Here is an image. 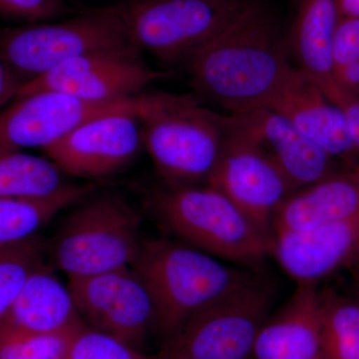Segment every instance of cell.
Instances as JSON below:
<instances>
[{
    "instance_id": "6da1fadb",
    "label": "cell",
    "mask_w": 359,
    "mask_h": 359,
    "mask_svg": "<svg viewBox=\"0 0 359 359\" xmlns=\"http://www.w3.org/2000/svg\"><path fill=\"white\" fill-rule=\"evenodd\" d=\"M266 0H254L186 68L195 94L240 115L266 108L294 67Z\"/></svg>"
},
{
    "instance_id": "7a4b0ae2",
    "label": "cell",
    "mask_w": 359,
    "mask_h": 359,
    "mask_svg": "<svg viewBox=\"0 0 359 359\" xmlns=\"http://www.w3.org/2000/svg\"><path fill=\"white\" fill-rule=\"evenodd\" d=\"M136 98L144 147L165 186L207 185L221 154L228 115L210 109L196 94L144 91Z\"/></svg>"
},
{
    "instance_id": "3957f363",
    "label": "cell",
    "mask_w": 359,
    "mask_h": 359,
    "mask_svg": "<svg viewBox=\"0 0 359 359\" xmlns=\"http://www.w3.org/2000/svg\"><path fill=\"white\" fill-rule=\"evenodd\" d=\"M132 268L152 297L156 332L167 340L195 314L255 276L247 269L166 238L144 241Z\"/></svg>"
},
{
    "instance_id": "277c9868",
    "label": "cell",
    "mask_w": 359,
    "mask_h": 359,
    "mask_svg": "<svg viewBox=\"0 0 359 359\" xmlns=\"http://www.w3.org/2000/svg\"><path fill=\"white\" fill-rule=\"evenodd\" d=\"M150 204L182 242L226 263L257 269L271 255V238L214 187L165 186L151 194Z\"/></svg>"
},
{
    "instance_id": "5b68a950",
    "label": "cell",
    "mask_w": 359,
    "mask_h": 359,
    "mask_svg": "<svg viewBox=\"0 0 359 359\" xmlns=\"http://www.w3.org/2000/svg\"><path fill=\"white\" fill-rule=\"evenodd\" d=\"M141 217L117 194L86 196L50 247L51 266L68 278L133 266L142 244Z\"/></svg>"
},
{
    "instance_id": "8992f818",
    "label": "cell",
    "mask_w": 359,
    "mask_h": 359,
    "mask_svg": "<svg viewBox=\"0 0 359 359\" xmlns=\"http://www.w3.org/2000/svg\"><path fill=\"white\" fill-rule=\"evenodd\" d=\"M131 45L120 4L87 9L61 22L0 29V59L20 86L70 59Z\"/></svg>"
},
{
    "instance_id": "52a82bcc",
    "label": "cell",
    "mask_w": 359,
    "mask_h": 359,
    "mask_svg": "<svg viewBox=\"0 0 359 359\" xmlns=\"http://www.w3.org/2000/svg\"><path fill=\"white\" fill-rule=\"evenodd\" d=\"M254 0H128L132 42L167 65L186 63Z\"/></svg>"
},
{
    "instance_id": "ba28073f",
    "label": "cell",
    "mask_w": 359,
    "mask_h": 359,
    "mask_svg": "<svg viewBox=\"0 0 359 359\" xmlns=\"http://www.w3.org/2000/svg\"><path fill=\"white\" fill-rule=\"evenodd\" d=\"M273 299V287L254 276L187 321L162 359H250Z\"/></svg>"
},
{
    "instance_id": "9c48e42d",
    "label": "cell",
    "mask_w": 359,
    "mask_h": 359,
    "mask_svg": "<svg viewBox=\"0 0 359 359\" xmlns=\"http://www.w3.org/2000/svg\"><path fill=\"white\" fill-rule=\"evenodd\" d=\"M207 185L223 193L271 240L276 212L294 193L275 162L230 114L221 154Z\"/></svg>"
},
{
    "instance_id": "30bf717a",
    "label": "cell",
    "mask_w": 359,
    "mask_h": 359,
    "mask_svg": "<svg viewBox=\"0 0 359 359\" xmlns=\"http://www.w3.org/2000/svg\"><path fill=\"white\" fill-rule=\"evenodd\" d=\"M170 73L152 69L135 45L83 54L20 86L18 97L39 91H57L87 101L133 98L152 82Z\"/></svg>"
},
{
    "instance_id": "8fae6325",
    "label": "cell",
    "mask_w": 359,
    "mask_h": 359,
    "mask_svg": "<svg viewBox=\"0 0 359 359\" xmlns=\"http://www.w3.org/2000/svg\"><path fill=\"white\" fill-rule=\"evenodd\" d=\"M78 313L87 327L140 349L156 330L154 304L132 266L68 278Z\"/></svg>"
},
{
    "instance_id": "7c38bea8",
    "label": "cell",
    "mask_w": 359,
    "mask_h": 359,
    "mask_svg": "<svg viewBox=\"0 0 359 359\" xmlns=\"http://www.w3.org/2000/svg\"><path fill=\"white\" fill-rule=\"evenodd\" d=\"M137 108L136 97L94 102L57 91L34 92L0 109V148L44 150L90 120Z\"/></svg>"
},
{
    "instance_id": "4fadbf2b",
    "label": "cell",
    "mask_w": 359,
    "mask_h": 359,
    "mask_svg": "<svg viewBox=\"0 0 359 359\" xmlns=\"http://www.w3.org/2000/svg\"><path fill=\"white\" fill-rule=\"evenodd\" d=\"M143 147L138 116L123 112L90 120L43 151L63 174L101 179L128 167Z\"/></svg>"
},
{
    "instance_id": "5bb4252c",
    "label": "cell",
    "mask_w": 359,
    "mask_h": 359,
    "mask_svg": "<svg viewBox=\"0 0 359 359\" xmlns=\"http://www.w3.org/2000/svg\"><path fill=\"white\" fill-rule=\"evenodd\" d=\"M359 250V216L306 230L273 233L271 255L297 283H318L353 263Z\"/></svg>"
},
{
    "instance_id": "9a60e30c",
    "label": "cell",
    "mask_w": 359,
    "mask_h": 359,
    "mask_svg": "<svg viewBox=\"0 0 359 359\" xmlns=\"http://www.w3.org/2000/svg\"><path fill=\"white\" fill-rule=\"evenodd\" d=\"M231 116L243 131L275 162L292 192L339 171L337 160L275 111L261 108Z\"/></svg>"
},
{
    "instance_id": "2e32d148",
    "label": "cell",
    "mask_w": 359,
    "mask_h": 359,
    "mask_svg": "<svg viewBox=\"0 0 359 359\" xmlns=\"http://www.w3.org/2000/svg\"><path fill=\"white\" fill-rule=\"evenodd\" d=\"M266 108L285 118L334 159L353 166L359 154L349 136L341 108L297 68H292Z\"/></svg>"
},
{
    "instance_id": "e0dca14e",
    "label": "cell",
    "mask_w": 359,
    "mask_h": 359,
    "mask_svg": "<svg viewBox=\"0 0 359 359\" xmlns=\"http://www.w3.org/2000/svg\"><path fill=\"white\" fill-rule=\"evenodd\" d=\"M339 21L334 0H295L285 43L295 68L340 108L344 99L335 83L334 62V40Z\"/></svg>"
},
{
    "instance_id": "ac0fdd59",
    "label": "cell",
    "mask_w": 359,
    "mask_h": 359,
    "mask_svg": "<svg viewBox=\"0 0 359 359\" xmlns=\"http://www.w3.org/2000/svg\"><path fill=\"white\" fill-rule=\"evenodd\" d=\"M320 309L318 283H297L289 301L264 323L250 359H325Z\"/></svg>"
},
{
    "instance_id": "d6986e66",
    "label": "cell",
    "mask_w": 359,
    "mask_h": 359,
    "mask_svg": "<svg viewBox=\"0 0 359 359\" xmlns=\"http://www.w3.org/2000/svg\"><path fill=\"white\" fill-rule=\"evenodd\" d=\"M359 216V166H348L292 193L278 208L273 233Z\"/></svg>"
},
{
    "instance_id": "ffe728a7",
    "label": "cell",
    "mask_w": 359,
    "mask_h": 359,
    "mask_svg": "<svg viewBox=\"0 0 359 359\" xmlns=\"http://www.w3.org/2000/svg\"><path fill=\"white\" fill-rule=\"evenodd\" d=\"M2 325L39 334H65L85 323L68 285L44 263L28 276Z\"/></svg>"
},
{
    "instance_id": "44dd1931",
    "label": "cell",
    "mask_w": 359,
    "mask_h": 359,
    "mask_svg": "<svg viewBox=\"0 0 359 359\" xmlns=\"http://www.w3.org/2000/svg\"><path fill=\"white\" fill-rule=\"evenodd\" d=\"M92 185H70L46 197L0 198V248L25 242L58 212L93 193Z\"/></svg>"
},
{
    "instance_id": "7402d4cb",
    "label": "cell",
    "mask_w": 359,
    "mask_h": 359,
    "mask_svg": "<svg viewBox=\"0 0 359 359\" xmlns=\"http://www.w3.org/2000/svg\"><path fill=\"white\" fill-rule=\"evenodd\" d=\"M66 185L62 172L47 158L0 148V198L46 197Z\"/></svg>"
},
{
    "instance_id": "603a6c76",
    "label": "cell",
    "mask_w": 359,
    "mask_h": 359,
    "mask_svg": "<svg viewBox=\"0 0 359 359\" xmlns=\"http://www.w3.org/2000/svg\"><path fill=\"white\" fill-rule=\"evenodd\" d=\"M320 311L325 359H359V301L325 290Z\"/></svg>"
},
{
    "instance_id": "cb8c5ba5",
    "label": "cell",
    "mask_w": 359,
    "mask_h": 359,
    "mask_svg": "<svg viewBox=\"0 0 359 359\" xmlns=\"http://www.w3.org/2000/svg\"><path fill=\"white\" fill-rule=\"evenodd\" d=\"M45 245L39 236L0 248V325L28 276L44 264Z\"/></svg>"
},
{
    "instance_id": "d4e9b609",
    "label": "cell",
    "mask_w": 359,
    "mask_h": 359,
    "mask_svg": "<svg viewBox=\"0 0 359 359\" xmlns=\"http://www.w3.org/2000/svg\"><path fill=\"white\" fill-rule=\"evenodd\" d=\"M74 332L39 334L1 325L0 359L63 358Z\"/></svg>"
},
{
    "instance_id": "484cf974",
    "label": "cell",
    "mask_w": 359,
    "mask_h": 359,
    "mask_svg": "<svg viewBox=\"0 0 359 359\" xmlns=\"http://www.w3.org/2000/svg\"><path fill=\"white\" fill-rule=\"evenodd\" d=\"M65 359H153L110 335L82 325L71 337Z\"/></svg>"
},
{
    "instance_id": "4316f807",
    "label": "cell",
    "mask_w": 359,
    "mask_h": 359,
    "mask_svg": "<svg viewBox=\"0 0 359 359\" xmlns=\"http://www.w3.org/2000/svg\"><path fill=\"white\" fill-rule=\"evenodd\" d=\"M68 11L63 0H0V14L30 23L55 20Z\"/></svg>"
},
{
    "instance_id": "83f0119b",
    "label": "cell",
    "mask_w": 359,
    "mask_h": 359,
    "mask_svg": "<svg viewBox=\"0 0 359 359\" xmlns=\"http://www.w3.org/2000/svg\"><path fill=\"white\" fill-rule=\"evenodd\" d=\"M359 60V18H339L334 40V69Z\"/></svg>"
},
{
    "instance_id": "f1b7e54d",
    "label": "cell",
    "mask_w": 359,
    "mask_h": 359,
    "mask_svg": "<svg viewBox=\"0 0 359 359\" xmlns=\"http://www.w3.org/2000/svg\"><path fill=\"white\" fill-rule=\"evenodd\" d=\"M20 84L13 76L0 59V109L13 102L18 95Z\"/></svg>"
},
{
    "instance_id": "f546056e",
    "label": "cell",
    "mask_w": 359,
    "mask_h": 359,
    "mask_svg": "<svg viewBox=\"0 0 359 359\" xmlns=\"http://www.w3.org/2000/svg\"><path fill=\"white\" fill-rule=\"evenodd\" d=\"M340 108L346 117L349 136L359 154V100H347Z\"/></svg>"
},
{
    "instance_id": "4dcf8cb0",
    "label": "cell",
    "mask_w": 359,
    "mask_h": 359,
    "mask_svg": "<svg viewBox=\"0 0 359 359\" xmlns=\"http://www.w3.org/2000/svg\"><path fill=\"white\" fill-rule=\"evenodd\" d=\"M339 18H359V0H334Z\"/></svg>"
},
{
    "instance_id": "1f68e13d",
    "label": "cell",
    "mask_w": 359,
    "mask_h": 359,
    "mask_svg": "<svg viewBox=\"0 0 359 359\" xmlns=\"http://www.w3.org/2000/svg\"><path fill=\"white\" fill-rule=\"evenodd\" d=\"M353 264H356V273H359V250L358 255H356L355 259H354Z\"/></svg>"
},
{
    "instance_id": "d6a6232c",
    "label": "cell",
    "mask_w": 359,
    "mask_h": 359,
    "mask_svg": "<svg viewBox=\"0 0 359 359\" xmlns=\"http://www.w3.org/2000/svg\"><path fill=\"white\" fill-rule=\"evenodd\" d=\"M355 280H356V285H358V287L359 289V273H356Z\"/></svg>"
},
{
    "instance_id": "836d02e7",
    "label": "cell",
    "mask_w": 359,
    "mask_h": 359,
    "mask_svg": "<svg viewBox=\"0 0 359 359\" xmlns=\"http://www.w3.org/2000/svg\"><path fill=\"white\" fill-rule=\"evenodd\" d=\"M60 359H65V358H60Z\"/></svg>"
}]
</instances>
